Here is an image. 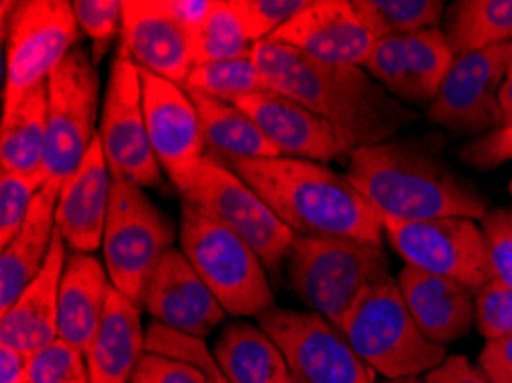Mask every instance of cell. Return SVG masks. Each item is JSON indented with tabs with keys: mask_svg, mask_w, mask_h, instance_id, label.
<instances>
[{
	"mask_svg": "<svg viewBox=\"0 0 512 383\" xmlns=\"http://www.w3.org/2000/svg\"><path fill=\"white\" fill-rule=\"evenodd\" d=\"M26 383H90L88 356L79 347L56 338L28 354Z\"/></svg>",
	"mask_w": 512,
	"mask_h": 383,
	"instance_id": "cell-34",
	"label": "cell"
},
{
	"mask_svg": "<svg viewBox=\"0 0 512 383\" xmlns=\"http://www.w3.org/2000/svg\"><path fill=\"white\" fill-rule=\"evenodd\" d=\"M145 351L191 363L198 370H203L214 383H228V379L223 377V372L214 361V354L207 349L205 340L200 338H191V335L177 333L173 328L152 322L145 333Z\"/></svg>",
	"mask_w": 512,
	"mask_h": 383,
	"instance_id": "cell-35",
	"label": "cell"
},
{
	"mask_svg": "<svg viewBox=\"0 0 512 383\" xmlns=\"http://www.w3.org/2000/svg\"><path fill=\"white\" fill-rule=\"evenodd\" d=\"M246 35L258 46L304 10L310 0H232Z\"/></svg>",
	"mask_w": 512,
	"mask_h": 383,
	"instance_id": "cell-38",
	"label": "cell"
},
{
	"mask_svg": "<svg viewBox=\"0 0 512 383\" xmlns=\"http://www.w3.org/2000/svg\"><path fill=\"white\" fill-rule=\"evenodd\" d=\"M402 299L423 335L446 347L476 326V292L451 278L402 267L398 276Z\"/></svg>",
	"mask_w": 512,
	"mask_h": 383,
	"instance_id": "cell-22",
	"label": "cell"
},
{
	"mask_svg": "<svg viewBox=\"0 0 512 383\" xmlns=\"http://www.w3.org/2000/svg\"><path fill=\"white\" fill-rule=\"evenodd\" d=\"M235 106L251 117L265 138L287 159L304 161H333L347 154L333 131L322 117L310 113L299 101L274 90H262L239 99Z\"/></svg>",
	"mask_w": 512,
	"mask_h": 383,
	"instance_id": "cell-20",
	"label": "cell"
},
{
	"mask_svg": "<svg viewBox=\"0 0 512 383\" xmlns=\"http://www.w3.org/2000/svg\"><path fill=\"white\" fill-rule=\"evenodd\" d=\"M184 205L226 225L251 246L267 269L276 271L290 255L294 234L265 200L221 161L205 156L180 191Z\"/></svg>",
	"mask_w": 512,
	"mask_h": 383,
	"instance_id": "cell-8",
	"label": "cell"
},
{
	"mask_svg": "<svg viewBox=\"0 0 512 383\" xmlns=\"http://www.w3.org/2000/svg\"><path fill=\"white\" fill-rule=\"evenodd\" d=\"M255 60L267 88L322 117L347 156L359 147L386 143L416 117L363 67L329 65L271 39L255 46Z\"/></svg>",
	"mask_w": 512,
	"mask_h": 383,
	"instance_id": "cell-1",
	"label": "cell"
},
{
	"mask_svg": "<svg viewBox=\"0 0 512 383\" xmlns=\"http://www.w3.org/2000/svg\"><path fill=\"white\" fill-rule=\"evenodd\" d=\"M476 328L487 342L512 335V287L492 280L476 292Z\"/></svg>",
	"mask_w": 512,
	"mask_h": 383,
	"instance_id": "cell-39",
	"label": "cell"
},
{
	"mask_svg": "<svg viewBox=\"0 0 512 383\" xmlns=\"http://www.w3.org/2000/svg\"><path fill=\"white\" fill-rule=\"evenodd\" d=\"M60 182L49 179L37 193L21 230L0 250V315L14 306L19 294L42 271L56 234Z\"/></svg>",
	"mask_w": 512,
	"mask_h": 383,
	"instance_id": "cell-24",
	"label": "cell"
},
{
	"mask_svg": "<svg viewBox=\"0 0 512 383\" xmlns=\"http://www.w3.org/2000/svg\"><path fill=\"white\" fill-rule=\"evenodd\" d=\"M182 88L219 101H228V104H237L239 99L248 95L269 90L258 60H255V51L251 56L196 65Z\"/></svg>",
	"mask_w": 512,
	"mask_h": 383,
	"instance_id": "cell-32",
	"label": "cell"
},
{
	"mask_svg": "<svg viewBox=\"0 0 512 383\" xmlns=\"http://www.w3.org/2000/svg\"><path fill=\"white\" fill-rule=\"evenodd\" d=\"M207 379H209V377H207ZM209 383H214V381H212V379H209Z\"/></svg>",
	"mask_w": 512,
	"mask_h": 383,
	"instance_id": "cell-51",
	"label": "cell"
},
{
	"mask_svg": "<svg viewBox=\"0 0 512 383\" xmlns=\"http://www.w3.org/2000/svg\"><path fill=\"white\" fill-rule=\"evenodd\" d=\"M166 3L173 17L196 39L200 26L207 21L209 12L214 10L216 0H166Z\"/></svg>",
	"mask_w": 512,
	"mask_h": 383,
	"instance_id": "cell-45",
	"label": "cell"
},
{
	"mask_svg": "<svg viewBox=\"0 0 512 383\" xmlns=\"http://www.w3.org/2000/svg\"><path fill=\"white\" fill-rule=\"evenodd\" d=\"M287 257V278L294 294L310 312L338 328L372 285L389 278V260L382 246L354 239L297 234Z\"/></svg>",
	"mask_w": 512,
	"mask_h": 383,
	"instance_id": "cell-5",
	"label": "cell"
},
{
	"mask_svg": "<svg viewBox=\"0 0 512 383\" xmlns=\"http://www.w3.org/2000/svg\"><path fill=\"white\" fill-rule=\"evenodd\" d=\"M223 166L242 177L294 234L382 246V216L347 177L322 163L276 156L228 161Z\"/></svg>",
	"mask_w": 512,
	"mask_h": 383,
	"instance_id": "cell-3",
	"label": "cell"
},
{
	"mask_svg": "<svg viewBox=\"0 0 512 383\" xmlns=\"http://www.w3.org/2000/svg\"><path fill=\"white\" fill-rule=\"evenodd\" d=\"M384 383H425V379H402V381H384Z\"/></svg>",
	"mask_w": 512,
	"mask_h": 383,
	"instance_id": "cell-48",
	"label": "cell"
},
{
	"mask_svg": "<svg viewBox=\"0 0 512 383\" xmlns=\"http://www.w3.org/2000/svg\"><path fill=\"white\" fill-rule=\"evenodd\" d=\"M143 308L157 324L200 340H205L228 317L180 248H170L161 257L147 283Z\"/></svg>",
	"mask_w": 512,
	"mask_h": 383,
	"instance_id": "cell-18",
	"label": "cell"
},
{
	"mask_svg": "<svg viewBox=\"0 0 512 383\" xmlns=\"http://www.w3.org/2000/svg\"><path fill=\"white\" fill-rule=\"evenodd\" d=\"M492 276L499 283L512 287V211L490 209L483 218Z\"/></svg>",
	"mask_w": 512,
	"mask_h": 383,
	"instance_id": "cell-40",
	"label": "cell"
},
{
	"mask_svg": "<svg viewBox=\"0 0 512 383\" xmlns=\"http://www.w3.org/2000/svg\"><path fill=\"white\" fill-rule=\"evenodd\" d=\"M455 49L441 28L379 39L366 72L402 104L430 106L455 62Z\"/></svg>",
	"mask_w": 512,
	"mask_h": 383,
	"instance_id": "cell-16",
	"label": "cell"
},
{
	"mask_svg": "<svg viewBox=\"0 0 512 383\" xmlns=\"http://www.w3.org/2000/svg\"><path fill=\"white\" fill-rule=\"evenodd\" d=\"M46 106H49V90L44 83L30 90L10 111H3L0 170L14 175L44 177Z\"/></svg>",
	"mask_w": 512,
	"mask_h": 383,
	"instance_id": "cell-29",
	"label": "cell"
},
{
	"mask_svg": "<svg viewBox=\"0 0 512 383\" xmlns=\"http://www.w3.org/2000/svg\"><path fill=\"white\" fill-rule=\"evenodd\" d=\"M425 383H494L483 367L464 356H448L439 367L425 374Z\"/></svg>",
	"mask_w": 512,
	"mask_h": 383,
	"instance_id": "cell-43",
	"label": "cell"
},
{
	"mask_svg": "<svg viewBox=\"0 0 512 383\" xmlns=\"http://www.w3.org/2000/svg\"><path fill=\"white\" fill-rule=\"evenodd\" d=\"M349 345L386 381L418 379L446 361V347L428 340L391 276L372 285L340 324Z\"/></svg>",
	"mask_w": 512,
	"mask_h": 383,
	"instance_id": "cell-4",
	"label": "cell"
},
{
	"mask_svg": "<svg viewBox=\"0 0 512 383\" xmlns=\"http://www.w3.org/2000/svg\"><path fill=\"white\" fill-rule=\"evenodd\" d=\"M180 250L232 317H260L274 292L258 253L226 225L182 202Z\"/></svg>",
	"mask_w": 512,
	"mask_h": 383,
	"instance_id": "cell-6",
	"label": "cell"
},
{
	"mask_svg": "<svg viewBox=\"0 0 512 383\" xmlns=\"http://www.w3.org/2000/svg\"><path fill=\"white\" fill-rule=\"evenodd\" d=\"M382 218H485V198L418 140H386L349 152L347 175Z\"/></svg>",
	"mask_w": 512,
	"mask_h": 383,
	"instance_id": "cell-2",
	"label": "cell"
},
{
	"mask_svg": "<svg viewBox=\"0 0 512 383\" xmlns=\"http://www.w3.org/2000/svg\"><path fill=\"white\" fill-rule=\"evenodd\" d=\"M120 46L141 69L180 85L196 67L193 35L166 0H124Z\"/></svg>",
	"mask_w": 512,
	"mask_h": 383,
	"instance_id": "cell-19",
	"label": "cell"
},
{
	"mask_svg": "<svg viewBox=\"0 0 512 383\" xmlns=\"http://www.w3.org/2000/svg\"><path fill=\"white\" fill-rule=\"evenodd\" d=\"M111 278L97 257L69 253L60 280L58 335L69 345L88 351L106 312Z\"/></svg>",
	"mask_w": 512,
	"mask_h": 383,
	"instance_id": "cell-25",
	"label": "cell"
},
{
	"mask_svg": "<svg viewBox=\"0 0 512 383\" xmlns=\"http://www.w3.org/2000/svg\"><path fill=\"white\" fill-rule=\"evenodd\" d=\"M113 182L102 140L97 136L81 166L62 182L58 195L56 228L74 253L90 255L102 248Z\"/></svg>",
	"mask_w": 512,
	"mask_h": 383,
	"instance_id": "cell-21",
	"label": "cell"
},
{
	"mask_svg": "<svg viewBox=\"0 0 512 383\" xmlns=\"http://www.w3.org/2000/svg\"><path fill=\"white\" fill-rule=\"evenodd\" d=\"M145 354L141 306L111 289L106 312L92 345L85 351L90 383H131L138 361Z\"/></svg>",
	"mask_w": 512,
	"mask_h": 383,
	"instance_id": "cell-26",
	"label": "cell"
},
{
	"mask_svg": "<svg viewBox=\"0 0 512 383\" xmlns=\"http://www.w3.org/2000/svg\"><path fill=\"white\" fill-rule=\"evenodd\" d=\"M501 111H503V120H506V124L512 122V60L508 67L506 83H503V88H501Z\"/></svg>",
	"mask_w": 512,
	"mask_h": 383,
	"instance_id": "cell-47",
	"label": "cell"
},
{
	"mask_svg": "<svg viewBox=\"0 0 512 383\" xmlns=\"http://www.w3.org/2000/svg\"><path fill=\"white\" fill-rule=\"evenodd\" d=\"M480 367L492 381L512 377V335L499 342H487L480 351Z\"/></svg>",
	"mask_w": 512,
	"mask_h": 383,
	"instance_id": "cell-44",
	"label": "cell"
},
{
	"mask_svg": "<svg viewBox=\"0 0 512 383\" xmlns=\"http://www.w3.org/2000/svg\"><path fill=\"white\" fill-rule=\"evenodd\" d=\"M512 60V42L492 49L462 53L428 106V120L453 134H490L506 124L501 88Z\"/></svg>",
	"mask_w": 512,
	"mask_h": 383,
	"instance_id": "cell-14",
	"label": "cell"
},
{
	"mask_svg": "<svg viewBox=\"0 0 512 383\" xmlns=\"http://www.w3.org/2000/svg\"><path fill=\"white\" fill-rule=\"evenodd\" d=\"M510 198H512V182H510Z\"/></svg>",
	"mask_w": 512,
	"mask_h": 383,
	"instance_id": "cell-50",
	"label": "cell"
},
{
	"mask_svg": "<svg viewBox=\"0 0 512 383\" xmlns=\"http://www.w3.org/2000/svg\"><path fill=\"white\" fill-rule=\"evenodd\" d=\"M446 37L457 56L512 42V0H457L448 7Z\"/></svg>",
	"mask_w": 512,
	"mask_h": 383,
	"instance_id": "cell-30",
	"label": "cell"
},
{
	"mask_svg": "<svg viewBox=\"0 0 512 383\" xmlns=\"http://www.w3.org/2000/svg\"><path fill=\"white\" fill-rule=\"evenodd\" d=\"M67 248L69 246L56 228L42 271L33 278V283L23 289L14 306L0 315V345H7L28 356L60 338L58 296L62 271H65L69 255Z\"/></svg>",
	"mask_w": 512,
	"mask_h": 383,
	"instance_id": "cell-23",
	"label": "cell"
},
{
	"mask_svg": "<svg viewBox=\"0 0 512 383\" xmlns=\"http://www.w3.org/2000/svg\"><path fill=\"white\" fill-rule=\"evenodd\" d=\"M494 383H512V377H506V379H499V381H494Z\"/></svg>",
	"mask_w": 512,
	"mask_h": 383,
	"instance_id": "cell-49",
	"label": "cell"
},
{
	"mask_svg": "<svg viewBox=\"0 0 512 383\" xmlns=\"http://www.w3.org/2000/svg\"><path fill=\"white\" fill-rule=\"evenodd\" d=\"M131 383H209V379L196 365L145 351Z\"/></svg>",
	"mask_w": 512,
	"mask_h": 383,
	"instance_id": "cell-41",
	"label": "cell"
},
{
	"mask_svg": "<svg viewBox=\"0 0 512 383\" xmlns=\"http://www.w3.org/2000/svg\"><path fill=\"white\" fill-rule=\"evenodd\" d=\"M384 234L407 267L451 278L473 292L492 283L483 225L473 218H434V221H393L382 218Z\"/></svg>",
	"mask_w": 512,
	"mask_h": 383,
	"instance_id": "cell-11",
	"label": "cell"
},
{
	"mask_svg": "<svg viewBox=\"0 0 512 383\" xmlns=\"http://www.w3.org/2000/svg\"><path fill=\"white\" fill-rule=\"evenodd\" d=\"M460 159L476 170H492L512 159V122L471 140L460 150Z\"/></svg>",
	"mask_w": 512,
	"mask_h": 383,
	"instance_id": "cell-42",
	"label": "cell"
},
{
	"mask_svg": "<svg viewBox=\"0 0 512 383\" xmlns=\"http://www.w3.org/2000/svg\"><path fill=\"white\" fill-rule=\"evenodd\" d=\"M46 182H65L81 166L85 154L99 136L97 104L99 74L97 65L79 44L46 81Z\"/></svg>",
	"mask_w": 512,
	"mask_h": 383,
	"instance_id": "cell-9",
	"label": "cell"
},
{
	"mask_svg": "<svg viewBox=\"0 0 512 383\" xmlns=\"http://www.w3.org/2000/svg\"><path fill=\"white\" fill-rule=\"evenodd\" d=\"M212 354L228 383H297L283 351L260 326L232 322L223 328Z\"/></svg>",
	"mask_w": 512,
	"mask_h": 383,
	"instance_id": "cell-27",
	"label": "cell"
},
{
	"mask_svg": "<svg viewBox=\"0 0 512 383\" xmlns=\"http://www.w3.org/2000/svg\"><path fill=\"white\" fill-rule=\"evenodd\" d=\"M72 7L76 21H79V28L92 42L90 58L95 65H99L104 60V53L111 46L115 33L122 30L124 3H120V0H76Z\"/></svg>",
	"mask_w": 512,
	"mask_h": 383,
	"instance_id": "cell-37",
	"label": "cell"
},
{
	"mask_svg": "<svg viewBox=\"0 0 512 383\" xmlns=\"http://www.w3.org/2000/svg\"><path fill=\"white\" fill-rule=\"evenodd\" d=\"M193 46H196V65L251 56L255 51V44L248 39L232 0H216L214 10L196 33Z\"/></svg>",
	"mask_w": 512,
	"mask_h": 383,
	"instance_id": "cell-33",
	"label": "cell"
},
{
	"mask_svg": "<svg viewBox=\"0 0 512 383\" xmlns=\"http://www.w3.org/2000/svg\"><path fill=\"white\" fill-rule=\"evenodd\" d=\"M175 228L141 186L115 179L102 241L104 267L120 294L143 306L154 269L170 248Z\"/></svg>",
	"mask_w": 512,
	"mask_h": 383,
	"instance_id": "cell-7",
	"label": "cell"
},
{
	"mask_svg": "<svg viewBox=\"0 0 512 383\" xmlns=\"http://www.w3.org/2000/svg\"><path fill=\"white\" fill-rule=\"evenodd\" d=\"M26 370V354L7 345H0V383H26Z\"/></svg>",
	"mask_w": 512,
	"mask_h": 383,
	"instance_id": "cell-46",
	"label": "cell"
},
{
	"mask_svg": "<svg viewBox=\"0 0 512 383\" xmlns=\"http://www.w3.org/2000/svg\"><path fill=\"white\" fill-rule=\"evenodd\" d=\"M5 92L3 106L10 111L44 85L60 62L79 46V21L67 0H28L19 3L5 30Z\"/></svg>",
	"mask_w": 512,
	"mask_h": 383,
	"instance_id": "cell-10",
	"label": "cell"
},
{
	"mask_svg": "<svg viewBox=\"0 0 512 383\" xmlns=\"http://www.w3.org/2000/svg\"><path fill=\"white\" fill-rule=\"evenodd\" d=\"M44 184V177L14 175L0 170V246H5L26 223Z\"/></svg>",
	"mask_w": 512,
	"mask_h": 383,
	"instance_id": "cell-36",
	"label": "cell"
},
{
	"mask_svg": "<svg viewBox=\"0 0 512 383\" xmlns=\"http://www.w3.org/2000/svg\"><path fill=\"white\" fill-rule=\"evenodd\" d=\"M189 97L198 108L207 156L221 163L281 156L239 106L198 95V92H189Z\"/></svg>",
	"mask_w": 512,
	"mask_h": 383,
	"instance_id": "cell-28",
	"label": "cell"
},
{
	"mask_svg": "<svg viewBox=\"0 0 512 383\" xmlns=\"http://www.w3.org/2000/svg\"><path fill=\"white\" fill-rule=\"evenodd\" d=\"M147 136L159 166L180 191L207 156L198 108L180 83L141 69Z\"/></svg>",
	"mask_w": 512,
	"mask_h": 383,
	"instance_id": "cell-15",
	"label": "cell"
},
{
	"mask_svg": "<svg viewBox=\"0 0 512 383\" xmlns=\"http://www.w3.org/2000/svg\"><path fill=\"white\" fill-rule=\"evenodd\" d=\"M354 7L377 39L439 28L446 12V3L441 0H354Z\"/></svg>",
	"mask_w": 512,
	"mask_h": 383,
	"instance_id": "cell-31",
	"label": "cell"
},
{
	"mask_svg": "<svg viewBox=\"0 0 512 383\" xmlns=\"http://www.w3.org/2000/svg\"><path fill=\"white\" fill-rule=\"evenodd\" d=\"M99 140L113 179L136 184L141 189L161 186V166L147 136L141 67L127 56L122 46L108 74Z\"/></svg>",
	"mask_w": 512,
	"mask_h": 383,
	"instance_id": "cell-13",
	"label": "cell"
},
{
	"mask_svg": "<svg viewBox=\"0 0 512 383\" xmlns=\"http://www.w3.org/2000/svg\"><path fill=\"white\" fill-rule=\"evenodd\" d=\"M329 65L366 67L379 39L356 12L354 0H310L269 37Z\"/></svg>",
	"mask_w": 512,
	"mask_h": 383,
	"instance_id": "cell-17",
	"label": "cell"
},
{
	"mask_svg": "<svg viewBox=\"0 0 512 383\" xmlns=\"http://www.w3.org/2000/svg\"><path fill=\"white\" fill-rule=\"evenodd\" d=\"M258 326L283 351L297 383H375L345 333L317 312L269 308Z\"/></svg>",
	"mask_w": 512,
	"mask_h": 383,
	"instance_id": "cell-12",
	"label": "cell"
}]
</instances>
